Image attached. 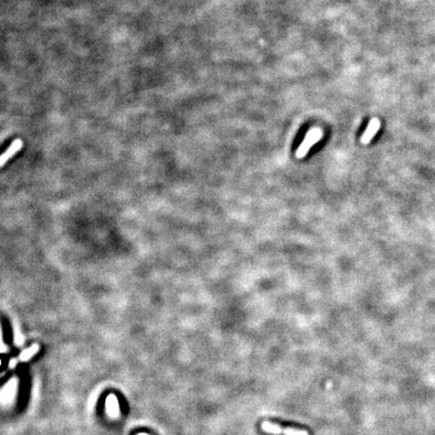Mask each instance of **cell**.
Returning a JSON list of instances; mask_svg holds the SVG:
<instances>
[{"mask_svg":"<svg viewBox=\"0 0 435 435\" xmlns=\"http://www.w3.org/2000/svg\"><path fill=\"white\" fill-rule=\"evenodd\" d=\"M323 137V131L320 128H311L305 135L303 141L296 150V157L303 158L306 156L310 148L317 143Z\"/></svg>","mask_w":435,"mask_h":435,"instance_id":"obj_1","label":"cell"},{"mask_svg":"<svg viewBox=\"0 0 435 435\" xmlns=\"http://www.w3.org/2000/svg\"><path fill=\"white\" fill-rule=\"evenodd\" d=\"M261 429L265 433H269L273 435H309L308 431L306 430L295 429L290 427L284 428L279 424L272 423L269 421H263L261 423Z\"/></svg>","mask_w":435,"mask_h":435,"instance_id":"obj_2","label":"cell"},{"mask_svg":"<svg viewBox=\"0 0 435 435\" xmlns=\"http://www.w3.org/2000/svg\"><path fill=\"white\" fill-rule=\"evenodd\" d=\"M381 127V121L378 118H372L366 128L364 134L361 137V142L363 144H368L371 142V140L374 138V136L377 134Z\"/></svg>","mask_w":435,"mask_h":435,"instance_id":"obj_3","label":"cell"},{"mask_svg":"<svg viewBox=\"0 0 435 435\" xmlns=\"http://www.w3.org/2000/svg\"><path fill=\"white\" fill-rule=\"evenodd\" d=\"M22 145H24V143H22L20 139H16L10 144V146L4 151V153L0 155V168L22 148Z\"/></svg>","mask_w":435,"mask_h":435,"instance_id":"obj_4","label":"cell"},{"mask_svg":"<svg viewBox=\"0 0 435 435\" xmlns=\"http://www.w3.org/2000/svg\"><path fill=\"white\" fill-rule=\"evenodd\" d=\"M39 351V346L37 343H33L30 348L26 349L25 351H22L21 354L19 355V360L21 362H28L30 361L37 352Z\"/></svg>","mask_w":435,"mask_h":435,"instance_id":"obj_5","label":"cell"},{"mask_svg":"<svg viewBox=\"0 0 435 435\" xmlns=\"http://www.w3.org/2000/svg\"><path fill=\"white\" fill-rule=\"evenodd\" d=\"M17 363H18V361L16 359H11L10 362H9V368L10 369H14L16 366H17Z\"/></svg>","mask_w":435,"mask_h":435,"instance_id":"obj_6","label":"cell"}]
</instances>
